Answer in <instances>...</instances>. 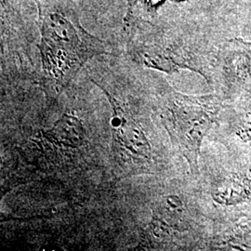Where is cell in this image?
I'll return each instance as SVG.
<instances>
[{"instance_id": "cell-5", "label": "cell", "mask_w": 251, "mask_h": 251, "mask_svg": "<svg viewBox=\"0 0 251 251\" xmlns=\"http://www.w3.org/2000/svg\"><path fill=\"white\" fill-rule=\"evenodd\" d=\"M145 0H127V13L125 18L126 25H131L136 23L144 13Z\"/></svg>"}, {"instance_id": "cell-1", "label": "cell", "mask_w": 251, "mask_h": 251, "mask_svg": "<svg viewBox=\"0 0 251 251\" xmlns=\"http://www.w3.org/2000/svg\"><path fill=\"white\" fill-rule=\"evenodd\" d=\"M43 83L57 97L90 59L107 53V44L90 35L74 15L39 5Z\"/></svg>"}, {"instance_id": "cell-4", "label": "cell", "mask_w": 251, "mask_h": 251, "mask_svg": "<svg viewBox=\"0 0 251 251\" xmlns=\"http://www.w3.org/2000/svg\"><path fill=\"white\" fill-rule=\"evenodd\" d=\"M47 141L69 148H78L85 142V129L80 120L73 115L65 114L52 127L42 131Z\"/></svg>"}, {"instance_id": "cell-2", "label": "cell", "mask_w": 251, "mask_h": 251, "mask_svg": "<svg viewBox=\"0 0 251 251\" xmlns=\"http://www.w3.org/2000/svg\"><path fill=\"white\" fill-rule=\"evenodd\" d=\"M220 106L213 96H188L177 91L169 93L163 100L162 122L194 175L199 172L202 141L213 125Z\"/></svg>"}, {"instance_id": "cell-3", "label": "cell", "mask_w": 251, "mask_h": 251, "mask_svg": "<svg viewBox=\"0 0 251 251\" xmlns=\"http://www.w3.org/2000/svg\"><path fill=\"white\" fill-rule=\"evenodd\" d=\"M100 88L105 93L112 108L110 124L116 163L126 171L144 168L151 162L152 148L143 127L114 95L104 88Z\"/></svg>"}, {"instance_id": "cell-6", "label": "cell", "mask_w": 251, "mask_h": 251, "mask_svg": "<svg viewBox=\"0 0 251 251\" xmlns=\"http://www.w3.org/2000/svg\"><path fill=\"white\" fill-rule=\"evenodd\" d=\"M240 137L242 138V140L244 141H250L251 140V124H250V126L246 128V129H244L241 132H240Z\"/></svg>"}]
</instances>
